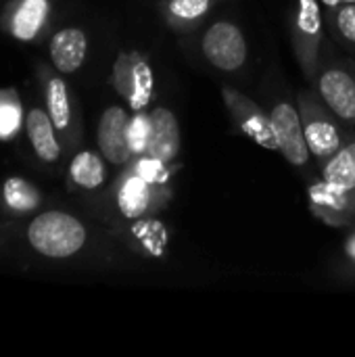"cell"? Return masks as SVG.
<instances>
[{
  "instance_id": "6da1fadb",
  "label": "cell",
  "mask_w": 355,
  "mask_h": 357,
  "mask_svg": "<svg viewBox=\"0 0 355 357\" xmlns=\"http://www.w3.org/2000/svg\"><path fill=\"white\" fill-rule=\"evenodd\" d=\"M27 238L38 253L61 259L77 253L84 247L86 230L75 218L67 213L46 211L31 222Z\"/></svg>"
},
{
  "instance_id": "7a4b0ae2",
  "label": "cell",
  "mask_w": 355,
  "mask_h": 357,
  "mask_svg": "<svg viewBox=\"0 0 355 357\" xmlns=\"http://www.w3.org/2000/svg\"><path fill=\"white\" fill-rule=\"evenodd\" d=\"M203 54L220 71H236L247 61L243 31L230 21L213 23L203 36Z\"/></svg>"
},
{
  "instance_id": "3957f363",
  "label": "cell",
  "mask_w": 355,
  "mask_h": 357,
  "mask_svg": "<svg viewBox=\"0 0 355 357\" xmlns=\"http://www.w3.org/2000/svg\"><path fill=\"white\" fill-rule=\"evenodd\" d=\"M270 121H272L276 144H278V151L282 153V157L291 165L303 167L310 161L312 153L308 149L303 121H301V115L297 113V109L291 102H278L270 113Z\"/></svg>"
},
{
  "instance_id": "277c9868",
  "label": "cell",
  "mask_w": 355,
  "mask_h": 357,
  "mask_svg": "<svg viewBox=\"0 0 355 357\" xmlns=\"http://www.w3.org/2000/svg\"><path fill=\"white\" fill-rule=\"evenodd\" d=\"M301 121H303V132L308 140V149L312 157H316L320 163H326L333 155L341 151V134L335 126V121L320 111L310 98L301 96Z\"/></svg>"
},
{
  "instance_id": "5b68a950",
  "label": "cell",
  "mask_w": 355,
  "mask_h": 357,
  "mask_svg": "<svg viewBox=\"0 0 355 357\" xmlns=\"http://www.w3.org/2000/svg\"><path fill=\"white\" fill-rule=\"evenodd\" d=\"M113 82L132 109L140 111L149 105L153 96V71L138 54H123L117 59Z\"/></svg>"
},
{
  "instance_id": "8992f818",
  "label": "cell",
  "mask_w": 355,
  "mask_h": 357,
  "mask_svg": "<svg viewBox=\"0 0 355 357\" xmlns=\"http://www.w3.org/2000/svg\"><path fill=\"white\" fill-rule=\"evenodd\" d=\"M318 92L326 107L345 123H355V77L343 67L322 71Z\"/></svg>"
},
{
  "instance_id": "52a82bcc",
  "label": "cell",
  "mask_w": 355,
  "mask_h": 357,
  "mask_svg": "<svg viewBox=\"0 0 355 357\" xmlns=\"http://www.w3.org/2000/svg\"><path fill=\"white\" fill-rule=\"evenodd\" d=\"M130 119L121 107H109L98 121V146L107 161L121 165L134 153L128 138Z\"/></svg>"
},
{
  "instance_id": "ba28073f",
  "label": "cell",
  "mask_w": 355,
  "mask_h": 357,
  "mask_svg": "<svg viewBox=\"0 0 355 357\" xmlns=\"http://www.w3.org/2000/svg\"><path fill=\"white\" fill-rule=\"evenodd\" d=\"M224 96H226V102H228L234 119L243 128V132L249 138H253L259 146L270 149V151H276L278 144H276V136H274L270 117H266L262 113V109L255 102H251L247 96H243V94L230 90V88L224 90Z\"/></svg>"
},
{
  "instance_id": "9c48e42d",
  "label": "cell",
  "mask_w": 355,
  "mask_h": 357,
  "mask_svg": "<svg viewBox=\"0 0 355 357\" xmlns=\"http://www.w3.org/2000/svg\"><path fill=\"white\" fill-rule=\"evenodd\" d=\"M149 117H151V140H149L146 157H153L161 163L174 161L178 157L180 142H182L180 123L176 115L165 107H157Z\"/></svg>"
},
{
  "instance_id": "30bf717a",
  "label": "cell",
  "mask_w": 355,
  "mask_h": 357,
  "mask_svg": "<svg viewBox=\"0 0 355 357\" xmlns=\"http://www.w3.org/2000/svg\"><path fill=\"white\" fill-rule=\"evenodd\" d=\"M86 48H88V40L82 29H75V27L61 29L52 38V44H50V56H52L54 67L61 73L77 71L86 59Z\"/></svg>"
},
{
  "instance_id": "8fae6325",
  "label": "cell",
  "mask_w": 355,
  "mask_h": 357,
  "mask_svg": "<svg viewBox=\"0 0 355 357\" xmlns=\"http://www.w3.org/2000/svg\"><path fill=\"white\" fill-rule=\"evenodd\" d=\"M297 42L301 48V59L310 65L318 42H320V13H318V2L316 0H299V10H297ZM312 71V65H310Z\"/></svg>"
},
{
  "instance_id": "7c38bea8",
  "label": "cell",
  "mask_w": 355,
  "mask_h": 357,
  "mask_svg": "<svg viewBox=\"0 0 355 357\" xmlns=\"http://www.w3.org/2000/svg\"><path fill=\"white\" fill-rule=\"evenodd\" d=\"M52 119L42 111V109H31L27 115V134L29 140L38 153L40 159L44 161H54L61 155V146L54 138L52 132Z\"/></svg>"
},
{
  "instance_id": "4fadbf2b",
  "label": "cell",
  "mask_w": 355,
  "mask_h": 357,
  "mask_svg": "<svg viewBox=\"0 0 355 357\" xmlns=\"http://www.w3.org/2000/svg\"><path fill=\"white\" fill-rule=\"evenodd\" d=\"M324 184L339 195L355 190V163L349 149H341L324 165Z\"/></svg>"
},
{
  "instance_id": "5bb4252c",
  "label": "cell",
  "mask_w": 355,
  "mask_h": 357,
  "mask_svg": "<svg viewBox=\"0 0 355 357\" xmlns=\"http://www.w3.org/2000/svg\"><path fill=\"white\" fill-rule=\"evenodd\" d=\"M149 201H151V190H149V182L142 176L128 178L117 195L119 209L126 218H140L146 211Z\"/></svg>"
},
{
  "instance_id": "9a60e30c",
  "label": "cell",
  "mask_w": 355,
  "mask_h": 357,
  "mask_svg": "<svg viewBox=\"0 0 355 357\" xmlns=\"http://www.w3.org/2000/svg\"><path fill=\"white\" fill-rule=\"evenodd\" d=\"M46 10H48L46 0H23V4L17 8L13 17V33L19 40H31L44 21Z\"/></svg>"
},
{
  "instance_id": "2e32d148",
  "label": "cell",
  "mask_w": 355,
  "mask_h": 357,
  "mask_svg": "<svg viewBox=\"0 0 355 357\" xmlns=\"http://www.w3.org/2000/svg\"><path fill=\"white\" fill-rule=\"evenodd\" d=\"M71 178L82 188H98L107 178L103 159L88 151L75 155V159L71 161Z\"/></svg>"
},
{
  "instance_id": "e0dca14e",
  "label": "cell",
  "mask_w": 355,
  "mask_h": 357,
  "mask_svg": "<svg viewBox=\"0 0 355 357\" xmlns=\"http://www.w3.org/2000/svg\"><path fill=\"white\" fill-rule=\"evenodd\" d=\"M4 201L17 211H31L40 205V192L21 178H8L4 182Z\"/></svg>"
},
{
  "instance_id": "ac0fdd59",
  "label": "cell",
  "mask_w": 355,
  "mask_h": 357,
  "mask_svg": "<svg viewBox=\"0 0 355 357\" xmlns=\"http://www.w3.org/2000/svg\"><path fill=\"white\" fill-rule=\"evenodd\" d=\"M46 100H48V111H50V119L54 123V128L65 130L69 126V98H67V86L63 79L54 77L48 84V92H46Z\"/></svg>"
},
{
  "instance_id": "d6986e66",
  "label": "cell",
  "mask_w": 355,
  "mask_h": 357,
  "mask_svg": "<svg viewBox=\"0 0 355 357\" xmlns=\"http://www.w3.org/2000/svg\"><path fill=\"white\" fill-rule=\"evenodd\" d=\"M21 121L19 102L8 92H0V140L10 138Z\"/></svg>"
},
{
  "instance_id": "ffe728a7",
  "label": "cell",
  "mask_w": 355,
  "mask_h": 357,
  "mask_svg": "<svg viewBox=\"0 0 355 357\" xmlns=\"http://www.w3.org/2000/svg\"><path fill=\"white\" fill-rule=\"evenodd\" d=\"M128 138H130V146L134 155H146L149 140H151V117L142 113L132 117L130 128H128Z\"/></svg>"
},
{
  "instance_id": "44dd1931",
  "label": "cell",
  "mask_w": 355,
  "mask_h": 357,
  "mask_svg": "<svg viewBox=\"0 0 355 357\" xmlns=\"http://www.w3.org/2000/svg\"><path fill=\"white\" fill-rule=\"evenodd\" d=\"M211 0H169V15L176 21L192 23L209 10Z\"/></svg>"
},
{
  "instance_id": "7402d4cb",
  "label": "cell",
  "mask_w": 355,
  "mask_h": 357,
  "mask_svg": "<svg viewBox=\"0 0 355 357\" xmlns=\"http://www.w3.org/2000/svg\"><path fill=\"white\" fill-rule=\"evenodd\" d=\"M335 31L343 38L345 44L355 46V2L341 4L335 17Z\"/></svg>"
},
{
  "instance_id": "603a6c76",
  "label": "cell",
  "mask_w": 355,
  "mask_h": 357,
  "mask_svg": "<svg viewBox=\"0 0 355 357\" xmlns=\"http://www.w3.org/2000/svg\"><path fill=\"white\" fill-rule=\"evenodd\" d=\"M163 165H165V163H161V161L149 157V161H142V163H140V176H142L149 184H151V182H157V180L163 178V176H161Z\"/></svg>"
},
{
  "instance_id": "cb8c5ba5",
  "label": "cell",
  "mask_w": 355,
  "mask_h": 357,
  "mask_svg": "<svg viewBox=\"0 0 355 357\" xmlns=\"http://www.w3.org/2000/svg\"><path fill=\"white\" fill-rule=\"evenodd\" d=\"M328 8H337L339 4H341V0H322Z\"/></svg>"
},
{
  "instance_id": "d4e9b609",
  "label": "cell",
  "mask_w": 355,
  "mask_h": 357,
  "mask_svg": "<svg viewBox=\"0 0 355 357\" xmlns=\"http://www.w3.org/2000/svg\"><path fill=\"white\" fill-rule=\"evenodd\" d=\"M347 149H349V153H352V157H354V163H355V142H352Z\"/></svg>"
},
{
  "instance_id": "484cf974",
  "label": "cell",
  "mask_w": 355,
  "mask_h": 357,
  "mask_svg": "<svg viewBox=\"0 0 355 357\" xmlns=\"http://www.w3.org/2000/svg\"><path fill=\"white\" fill-rule=\"evenodd\" d=\"M349 2H355V0H341V4H349Z\"/></svg>"
}]
</instances>
